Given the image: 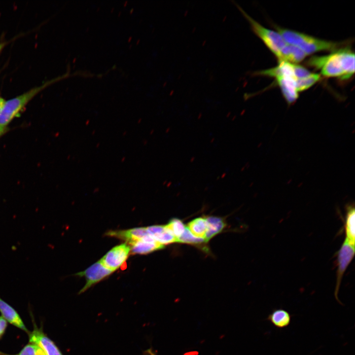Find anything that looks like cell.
Masks as SVG:
<instances>
[{"label":"cell","mask_w":355,"mask_h":355,"mask_svg":"<svg viewBox=\"0 0 355 355\" xmlns=\"http://www.w3.org/2000/svg\"><path fill=\"white\" fill-rule=\"evenodd\" d=\"M285 42L300 48L307 55L322 51H334L343 43L320 39L305 34L287 30L284 33Z\"/></svg>","instance_id":"6da1fadb"},{"label":"cell","mask_w":355,"mask_h":355,"mask_svg":"<svg viewBox=\"0 0 355 355\" xmlns=\"http://www.w3.org/2000/svg\"><path fill=\"white\" fill-rule=\"evenodd\" d=\"M53 80L36 86L24 93L5 102L0 114V136L12 119L18 114L26 105L38 93L49 85Z\"/></svg>","instance_id":"7a4b0ae2"},{"label":"cell","mask_w":355,"mask_h":355,"mask_svg":"<svg viewBox=\"0 0 355 355\" xmlns=\"http://www.w3.org/2000/svg\"><path fill=\"white\" fill-rule=\"evenodd\" d=\"M307 64L316 69L320 70V73L325 77H336L345 80L343 64L339 48L327 55L312 57L307 61Z\"/></svg>","instance_id":"3957f363"},{"label":"cell","mask_w":355,"mask_h":355,"mask_svg":"<svg viewBox=\"0 0 355 355\" xmlns=\"http://www.w3.org/2000/svg\"><path fill=\"white\" fill-rule=\"evenodd\" d=\"M235 4L245 18L249 23L251 28L255 34L269 48L278 58L281 50L286 43L278 32L266 28L248 15L237 3Z\"/></svg>","instance_id":"277c9868"},{"label":"cell","mask_w":355,"mask_h":355,"mask_svg":"<svg viewBox=\"0 0 355 355\" xmlns=\"http://www.w3.org/2000/svg\"><path fill=\"white\" fill-rule=\"evenodd\" d=\"M34 329L28 334L29 342L40 347L46 355H63L56 344L44 332L41 325L38 327L32 318Z\"/></svg>","instance_id":"5b68a950"},{"label":"cell","mask_w":355,"mask_h":355,"mask_svg":"<svg viewBox=\"0 0 355 355\" xmlns=\"http://www.w3.org/2000/svg\"><path fill=\"white\" fill-rule=\"evenodd\" d=\"M130 252L129 245L122 244L111 248L100 260L105 267L114 272L126 261Z\"/></svg>","instance_id":"8992f818"},{"label":"cell","mask_w":355,"mask_h":355,"mask_svg":"<svg viewBox=\"0 0 355 355\" xmlns=\"http://www.w3.org/2000/svg\"><path fill=\"white\" fill-rule=\"evenodd\" d=\"M113 272L105 267L100 260L98 261L82 272L76 274L79 277H84L86 280L84 286L78 294L83 293L92 285L99 283Z\"/></svg>","instance_id":"52a82bcc"},{"label":"cell","mask_w":355,"mask_h":355,"mask_svg":"<svg viewBox=\"0 0 355 355\" xmlns=\"http://www.w3.org/2000/svg\"><path fill=\"white\" fill-rule=\"evenodd\" d=\"M355 255V246L345 240L342 245L337 255V270L335 296L338 301V294L343 275Z\"/></svg>","instance_id":"ba28073f"},{"label":"cell","mask_w":355,"mask_h":355,"mask_svg":"<svg viewBox=\"0 0 355 355\" xmlns=\"http://www.w3.org/2000/svg\"><path fill=\"white\" fill-rule=\"evenodd\" d=\"M0 312L2 317L9 323L23 330L28 334L30 331L27 328L17 311L0 297Z\"/></svg>","instance_id":"9c48e42d"},{"label":"cell","mask_w":355,"mask_h":355,"mask_svg":"<svg viewBox=\"0 0 355 355\" xmlns=\"http://www.w3.org/2000/svg\"><path fill=\"white\" fill-rule=\"evenodd\" d=\"M107 236L116 237L125 241L129 245L133 242L143 239L148 234L145 227H138L128 230L111 231Z\"/></svg>","instance_id":"30bf717a"},{"label":"cell","mask_w":355,"mask_h":355,"mask_svg":"<svg viewBox=\"0 0 355 355\" xmlns=\"http://www.w3.org/2000/svg\"><path fill=\"white\" fill-rule=\"evenodd\" d=\"M276 79L287 104L291 105L294 103L298 98L295 80L290 77H278Z\"/></svg>","instance_id":"8fae6325"},{"label":"cell","mask_w":355,"mask_h":355,"mask_svg":"<svg viewBox=\"0 0 355 355\" xmlns=\"http://www.w3.org/2000/svg\"><path fill=\"white\" fill-rule=\"evenodd\" d=\"M146 228L148 235L163 246L177 242L176 238L166 225H152Z\"/></svg>","instance_id":"7c38bea8"},{"label":"cell","mask_w":355,"mask_h":355,"mask_svg":"<svg viewBox=\"0 0 355 355\" xmlns=\"http://www.w3.org/2000/svg\"><path fill=\"white\" fill-rule=\"evenodd\" d=\"M132 254H144L162 249L164 246L156 242L148 235L143 239L133 242L129 245Z\"/></svg>","instance_id":"4fadbf2b"},{"label":"cell","mask_w":355,"mask_h":355,"mask_svg":"<svg viewBox=\"0 0 355 355\" xmlns=\"http://www.w3.org/2000/svg\"><path fill=\"white\" fill-rule=\"evenodd\" d=\"M307 54L298 46L286 44L281 50L278 58L279 61H284L290 63L301 62Z\"/></svg>","instance_id":"5bb4252c"},{"label":"cell","mask_w":355,"mask_h":355,"mask_svg":"<svg viewBox=\"0 0 355 355\" xmlns=\"http://www.w3.org/2000/svg\"><path fill=\"white\" fill-rule=\"evenodd\" d=\"M266 320L278 328H284L289 326L291 320V315L283 309L274 310L267 317Z\"/></svg>","instance_id":"9a60e30c"},{"label":"cell","mask_w":355,"mask_h":355,"mask_svg":"<svg viewBox=\"0 0 355 355\" xmlns=\"http://www.w3.org/2000/svg\"><path fill=\"white\" fill-rule=\"evenodd\" d=\"M207 229L205 237L207 243L213 237L220 233L226 226L224 220L220 217L210 216L206 217Z\"/></svg>","instance_id":"2e32d148"},{"label":"cell","mask_w":355,"mask_h":355,"mask_svg":"<svg viewBox=\"0 0 355 355\" xmlns=\"http://www.w3.org/2000/svg\"><path fill=\"white\" fill-rule=\"evenodd\" d=\"M345 229L346 233L345 241L350 245L355 246V212L354 206L348 207Z\"/></svg>","instance_id":"e0dca14e"},{"label":"cell","mask_w":355,"mask_h":355,"mask_svg":"<svg viewBox=\"0 0 355 355\" xmlns=\"http://www.w3.org/2000/svg\"><path fill=\"white\" fill-rule=\"evenodd\" d=\"M187 228L195 237L205 239L207 229L206 217H199L192 220Z\"/></svg>","instance_id":"ac0fdd59"},{"label":"cell","mask_w":355,"mask_h":355,"mask_svg":"<svg viewBox=\"0 0 355 355\" xmlns=\"http://www.w3.org/2000/svg\"><path fill=\"white\" fill-rule=\"evenodd\" d=\"M320 74L312 73L310 75L295 80L297 91H305L318 82L320 79Z\"/></svg>","instance_id":"d6986e66"},{"label":"cell","mask_w":355,"mask_h":355,"mask_svg":"<svg viewBox=\"0 0 355 355\" xmlns=\"http://www.w3.org/2000/svg\"><path fill=\"white\" fill-rule=\"evenodd\" d=\"M166 226L176 238L177 242L186 228L182 221L176 218L171 219Z\"/></svg>","instance_id":"ffe728a7"},{"label":"cell","mask_w":355,"mask_h":355,"mask_svg":"<svg viewBox=\"0 0 355 355\" xmlns=\"http://www.w3.org/2000/svg\"><path fill=\"white\" fill-rule=\"evenodd\" d=\"M177 242L195 246H201L204 243H206L204 239L197 238L193 236L187 227H186L182 235L177 239Z\"/></svg>","instance_id":"44dd1931"},{"label":"cell","mask_w":355,"mask_h":355,"mask_svg":"<svg viewBox=\"0 0 355 355\" xmlns=\"http://www.w3.org/2000/svg\"><path fill=\"white\" fill-rule=\"evenodd\" d=\"M37 346L29 342L17 354L10 355L0 351V355H36Z\"/></svg>","instance_id":"7402d4cb"},{"label":"cell","mask_w":355,"mask_h":355,"mask_svg":"<svg viewBox=\"0 0 355 355\" xmlns=\"http://www.w3.org/2000/svg\"><path fill=\"white\" fill-rule=\"evenodd\" d=\"M294 69L296 80L304 78L312 73L305 68L300 65L294 64Z\"/></svg>","instance_id":"603a6c76"},{"label":"cell","mask_w":355,"mask_h":355,"mask_svg":"<svg viewBox=\"0 0 355 355\" xmlns=\"http://www.w3.org/2000/svg\"><path fill=\"white\" fill-rule=\"evenodd\" d=\"M7 325V321L2 316H0V339L5 334Z\"/></svg>","instance_id":"cb8c5ba5"},{"label":"cell","mask_w":355,"mask_h":355,"mask_svg":"<svg viewBox=\"0 0 355 355\" xmlns=\"http://www.w3.org/2000/svg\"><path fill=\"white\" fill-rule=\"evenodd\" d=\"M5 102L6 101L3 98L0 97V114L3 108Z\"/></svg>","instance_id":"d4e9b609"},{"label":"cell","mask_w":355,"mask_h":355,"mask_svg":"<svg viewBox=\"0 0 355 355\" xmlns=\"http://www.w3.org/2000/svg\"><path fill=\"white\" fill-rule=\"evenodd\" d=\"M36 355H46L42 349L37 346Z\"/></svg>","instance_id":"484cf974"},{"label":"cell","mask_w":355,"mask_h":355,"mask_svg":"<svg viewBox=\"0 0 355 355\" xmlns=\"http://www.w3.org/2000/svg\"><path fill=\"white\" fill-rule=\"evenodd\" d=\"M7 42H0V53L2 50V49L4 48L5 46L6 45Z\"/></svg>","instance_id":"4316f807"}]
</instances>
